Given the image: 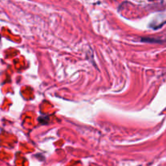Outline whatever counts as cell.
I'll return each mask as SVG.
<instances>
[{"instance_id":"1","label":"cell","mask_w":166,"mask_h":166,"mask_svg":"<svg viewBox=\"0 0 166 166\" xmlns=\"http://www.w3.org/2000/svg\"><path fill=\"white\" fill-rule=\"evenodd\" d=\"M0 39H1V35H0Z\"/></svg>"}]
</instances>
